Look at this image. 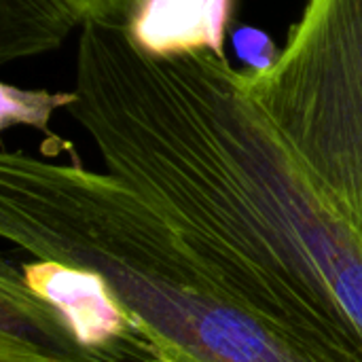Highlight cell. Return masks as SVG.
<instances>
[{
  "label": "cell",
  "instance_id": "10",
  "mask_svg": "<svg viewBox=\"0 0 362 362\" xmlns=\"http://www.w3.org/2000/svg\"><path fill=\"white\" fill-rule=\"evenodd\" d=\"M140 0H70L81 21H127Z\"/></svg>",
  "mask_w": 362,
  "mask_h": 362
},
{
  "label": "cell",
  "instance_id": "9",
  "mask_svg": "<svg viewBox=\"0 0 362 362\" xmlns=\"http://www.w3.org/2000/svg\"><path fill=\"white\" fill-rule=\"evenodd\" d=\"M233 47L238 57L255 72L272 68L280 57V51L276 49L274 40L263 30L250 25H244L233 34Z\"/></svg>",
  "mask_w": 362,
  "mask_h": 362
},
{
  "label": "cell",
  "instance_id": "2",
  "mask_svg": "<svg viewBox=\"0 0 362 362\" xmlns=\"http://www.w3.org/2000/svg\"><path fill=\"white\" fill-rule=\"evenodd\" d=\"M0 235L93 272L165 362H322L269 322L182 229L110 172L0 155Z\"/></svg>",
  "mask_w": 362,
  "mask_h": 362
},
{
  "label": "cell",
  "instance_id": "8",
  "mask_svg": "<svg viewBox=\"0 0 362 362\" xmlns=\"http://www.w3.org/2000/svg\"><path fill=\"white\" fill-rule=\"evenodd\" d=\"M2 110H0V125L8 129L11 125H30L40 129L47 138H53L49 132V121L57 108H70L74 102L72 93H49L42 89H19L8 83H2Z\"/></svg>",
  "mask_w": 362,
  "mask_h": 362
},
{
  "label": "cell",
  "instance_id": "6",
  "mask_svg": "<svg viewBox=\"0 0 362 362\" xmlns=\"http://www.w3.org/2000/svg\"><path fill=\"white\" fill-rule=\"evenodd\" d=\"M76 25L70 0H0V64L53 51Z\"/></svg>",
  "mask_w": 362,
  "mask_h": 362
},
{
  "label": "cell",
  "instance_id": "1",
  "mask_svg": "<svg viewBox=\"0 0 362 362\" xmlns=\"http://www.w3.org/2000/svg\"><path fill=\"white\" fill-rule=\"evenodd\" d=\"M225 53L157 57L87 21L70 112L112 176L182 229L322 362H362V238L310 178Z\"/></svg>",
  "mask_w": 362,
  "mask_h": 362
},
{
  "label": "cell",
  "instance_id": "7",
  "mask_svg": "<svg viewBox=\"0 0 362 362\" xmlns=\"http://www.w3.org/2000/svg\"><path fill=\"white\" fill-rule=\"evenodd\" d=\"M0 362H165L136 327L129 335L78 346L70 339H40L0 329Z\"/></svg>",
  "mask_w": 362,
  "mask_h": 362
},
{
  "label": "cell",
  "instance_id": "5",
  "mask_svg": "<svg viewBox=\"0 0 362 362\" xmlns=\"http://www.w3.org/2000/svg\"><path fill=\"white\" fill-rule=\"evenodd\" d=\"M231 8L233 0H140L125 25L136 47L148 55L223 53Z\"/></svg>",
  "mask_w": 362,
  "mask_h": 362
},
{
  "label": "cell",
  "instance_id": "3",
  "mask_svg": "<svg viewBox=\"0 0 362 362\" xmlns=\"http://www.w3.org/2000/svg\"><path fill=\"white\" fill-rule=\"evenodd\" d=\"M244 85L362 238V0H308L278 62Z\"/></svg>",
  "mask_w": 362,
  "mask_h": 362
},
{
  "label": "cell",
  "instance_id": "4",
  "mask_svg": "<svg viewBox=\"0 0 362 362\" xmlns=\"http://www.w3.org/2000/svg\"><path fill=\"white\" fill-rule=\"evenodd\" d=\"M15 269L47 318L78 346H102L136 329L93 272L45 261L17 263Z\"/></svg>",
  "mask_w": 362,
  "mask_h": 362
}]
</instances>
